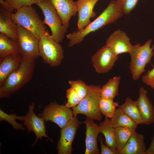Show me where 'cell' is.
I'll list each match as a JSON object with an SVG mask.
<instances>
[{"instance_id": "obj_6", "label": "cell", "mask_w": 154, "mask_h": 154, "mask_svg": "<svg viewBox=\"0 0 154 154\" xmlns=\"http://www.w3.org/2000/svg\"><path fill=\"white\" fill-rule=\"evenodd\" d=\"M38 49L40 56L45 63L52 67L60 65L63 58V50L47 31L39 40Z\"/></svg>"}, {"instance_id": "obj_27", "label": "cell", "mask_w": 154, "mask_h": 154, "mask_svg": "<svg viewBox=\"0 0 154 154\" xmlns=\"http://www.w3.org/2000/svg\"><path fill=\"white\" fill-rule=\"evenodd\" d=\"M118 103L113 100L100 97L99 102L100 110L102 114L110 119L113 116Z\"/></svg>"}, {"instance_id": "obj_33", "label": "cell", "mask_w": 154, "mask_h": 154, "mask_svg": "<svg viewBox=\"0 0 154 154\" xmlns=\"http://www.w3.org/2000/svg\"><path fill=\"white\" fill-rule=\"evenodd\" d=\"M100 144L101 150L100 154H118V152L114 150L107 146L104 143V139L101 134H100L98 137Z\"/></svg>"}, {"instance_id": "obj_19", "label": "cell", "mask_w": 154, "mask_h": 154, "mask_svg": "<svg viewBox=\"0 0 154 154\" xmlns=\"http://www.w3.org/2000/svg\"><path fill=\"white\" fill-rule=\"evenodd\" d=\"M12 13L0 8V33L6 35L12 40L17 42V26L11 19Z\"/></svg>"}, {"instance_id": "obj_7", "label": "cell", "mask_w": 154, "mask_h": 154, "mask_svg": "<svg viewBox=\"0 0 154 154\" xmlns=\"http://www.w3.org/2000/svg\"><path fill=\"white\" fill-rule=\"evenodd\" d=\"M37 5L43 12V22L49 27L52 38L58 43L62 42L68 28L63 25L61 18L50 1L42 0Z\"/></svg>"}, {"instance_id": "obj_29", "label": "cell", "mask_w": 154, "mask_h": 154, "mask_svg": "<svg viewBox=\"0 0 154 154\" xmlns=\"http://www.w3.org/2000/svg\"><path fill=\"white\" fill-rule=\"evenodd\" d=\"M66 97L67 100L65 106L69 108H73L76 106L82 99L77 92L71 87L66 90Z\"/></svg>"}, {"instance_id": "obj_17", "label": "cell", "mask_w": 154, "mask_h": 154, "mask_svg": "<svg viewBox=\"0 0 154 154\" xmlns=\"http://www.w3.org/2000/svg\"><path fill=\"white\" fill-rule=\"evenodd\" d=\"M62 20L63 25L68 28L71 18L76 15L77 8L76 1L73 0H49Z\"/></svg>"}, {"instance_id": "obj_9", "label": "cell", "mask_w": 154, "mask_h": 154, "mask_svg": "<svg viewBox=\"0 0 154 154\" xmlns=\"http://www.w3.org/2000/svg\"><path fill=\"white\" fill-rule=\"evenodd\" d=\"M38 115L46 121L54 122L61 129L64 127L74 116L70 108L56 102H51L46 105L42 112Z\"/></svg>"}, {"instance_id": "obj_31", "label": "cell", "mask_w": 154, "mask_h": 154, "mask_svg": "<svg viewBox=\"0 0 154 154\" xmlns=\"http://www.w3.org/2000/svg\"><path fill=\"white\" fill-rule=\"evenodd\" d=\"M42 0H5L13 10L25 6H31L37 5Z\"/></svg>"}, {"instance_id": "obj_36", "label": "cell", "mask_w": 154, "mask_h": 154, "mask_svg": "<svg viewBox=\"0 0 154 154\" xmlns=\"http://www.w3.org/2000/svg\"><path fill=\"white\" fill-rule=\"evenodd\" d=\"M145 154H154V135L152 138L148 148L146 150Z\"/></svg>"}, {"instance_id": "obj_18", "label": "cell", "mask_w": 154, "mask_h": 154, "mask_svg": "<svg viewBox=\"0 0 154 154\" xmlns=\"http://www.w3.org/2000/svg\"><path fill=\"white\" fill-rule=\"evenodd\" d=\"M22 59L19 54L9 55L0 59V86L9 75L19 66Z\"/></svg>"}, {"instance_id": "obj_35", "label": "cell", "mask_w": 154, "mask_h": 154, "mask_svg": "<svg viewBox=\"0 0 154 154\" xmlns=\"http://www.w3.org/2000/svg\"><path fill=\"white\" fill-rule=\"evenodd\" d=\"M0 8L13 13L14 10L11 8L6 1L3 0H0Z\"/></svg>"}, {"instance_id": "obj_21", "label": "cell", "mask_w": 154, "mask_h": 154, "mask_svg": "<svg viewBox=\"0 0 154 154\" xmlns=\"http://www.w3.org/2000/svg\"><path fill=\"white\" fill-rule=\"evenodd\" d=\"M119 106L124 113L137 124H144L136 101L127 97L124 103Z\"/></svg>"}, {"instance_id": "obj_12", "label": "cell", "mask_w": 154, "mask_h": 154, "mask_svg": "<svg viewBox=\"0 0 154 154\" xmlns=\"http://www.w3.org/2000/svg\"><path fill=\"white\" fill-rule=\"evenodd\" d=\"M35 105V103L33 102L29 106L28 111L24 116L23 120L24 125L26 126L28 131H33L36 135V139L32 146L35 145L39 138L41 139L43 137L48 138L51 142L53 141L46 133L45 120L43 118L37 116L34 113Z\"/></svg>"}, {"instance_id": "obj_28", "label": "cell", "mask_w": 154, "mask_h": 154, "mask_svg": "<svg viewBox=\"0 0 154 154\" xmlns=\"http://www.w3.org/2000/svg\"><path fill=\"white\" fill-rule=\"evenodd\" d=\"M24 116H17L16 114H8L1 109H0V121H5L10 124L13 127V128L16 130H23L25 127L23 125L17 122L16 120L18 119L23 121L24 120Z\"/></svg>"}, {"instance_id": "obj_11", "label": "cell", "mask_w": 154, "mask_h": 154, "mask_svg": "<svg viewBox=\"0 0 154 154\" xmlns=\"http://www.w3.org/2000/svg\"><path fill=\"white\" fill-rule=\"evenodd\" d=\"M80 122L77 116H74L65 126L60 130V135L57 148L58 154H71L72 151V145Z\"/></svg>"}, {"instance_id": "obj_20", "label": "cell", "mask_w": 154, "mask_h": 154, "mask_svg": "<svg viewBox=\"0 0 154 154\" xmlns=\"http://www.w3.org/2000/svg\"><path fill=\"white\" fill-rule=\"evenodd\" d=\"M147 149L144 136L135 131L119 154H145Z\"/></svg>"}, {"instance_id": "obj_5", "label": "cell", "mask_w": 154, "mask_h": 154, "mask_svg": "<svg viewBox=\"0 0 154 154\" xmlns=\"http://www.w3.org/2000/svg\"><path fill=\"white\" fill-rule=\"evenodd\" d=\"M88 88L86 95L77 105L73 108L72 113L74 116L81 114L94 120L100 121L102 117L99 106L101 87L99 85H88Z\"/></svg>"}, {"instance_id": "obj_37", "label": "cell", "mask_w": 154, "mask_h": 154, "mask_svg": "<svg viewBox=\"0 0 154 154\" xmlns=\"http://www.w3.org/2000/svg\"><path fill=\"white\" fill-rule=\"evenodd\" d=\"M147 85L149 86L152 88L154 89V78Z\"/></svg>"}, {"instance_id": "obj_1", "label": "cell", "mask_w": 154, "mask_h": 154, "mask_svg": "<svg viewBox=\"0 0 154 154\" xmlns=\"http://www.w3.org/2000/svg\"><path fill=\"white\" fill-rule=\"evenodd\" d=\"M123 14L116 0H112L101 13L84 29L74 31L66 35L69 40L68 46L71 47L81 43L85 37L106 25L115 22Z\"/></svg>"}, {"instance_id": "obj_23", "label": "cell", "mask_w": 154, "mask_h": 154, "mask_svg": "<svg viewBox=\"0 0 154 154\" xmlns=\"http://www.w3.org/2000/svg\"><path fill=\"white\" fill-rule=\"evenodd\" d=\"M14 54L20 55L18 42L0 33V59L7 56Z\"/></svg>"}, {"instance_id": "obj_3", "label": "cell", "mask_w": 154, "mask_h": 154, "mask_svg": "<svg viewBox=\"0 0 154 154\" xmlns=\"http://www.w3.org/2000/svg\"><path fill=\"white\" fill-rule=\"evenodd\" d=\"M152 42L150 39L142 45L139 43L133 45L129 53L131 57L129 68L134 80L138 79L145 72L146 66L150 62L154 54V44L151 46Z\"/></svg>"}, {"instance_id": "obj_24", "label": "cell", "mask_w": 154, "mask_h": 154, "mask_svg": "<svg viewBox=\"0 0 154 154\" xmlns=\"http://www.w3.org/2000/svg\"><path fill=\"white\" fill-rule=\"evenodd\" d=\"M135 129L126 127L115 128L116 148L118 154L124 148L131 135L135 131Z\"/></svg>"}, {"instance_id": "obj_10", "label": "cell", "mask_w": 154, "mask_h": 154, "mask_svg": "<svg viewBox=\"0 0 154 154\" xmlns=\"http://www.w3.org/2000/svg\"><path fill=\"white\" fill-rule=\"evenodd\" d=\"M118 58V55L106 44L92 56L91 60L96 72L104 74L108 72L113 68Z\"/></svg>"}, {"instance_id": "obj_13", "label": "cell", "mask_w": 154, "mask_h": 154, "mask_svg": "<svg viewBox=\"0 0 154 154\" xmlns=\"http://www.w3.org/2000/svg\"><path fill=\"white\" fill-rule=\"evenodd\" d=\"M106 45L117 55L123 53H129L133 46L126 33L120 29L111 34L106 41Z\"/></svg>"}, {"instance_id": "obj_22", "label": "cell", "mask_w": 154, "mask_h": 154, "mask_svg": "<svg viewBox=\"0 0 154 154\" xmlns=\"http://www.w3.org/2000/svg\"><path fill=\"white\" fill-rule=\"evenodd\" d=\"M100 133L105 138V144L111 149L116 151L115 140V128L112 126L110 119L105 117L104 121L99 124Z\"/></svg>"}, {"instance_id": "obj_25", "label": "cell", "mask_w": 154, "mask_h": 154, "mask_svg": "<svg viewBox=\"0 0 154 154\" xmlns=\"http://www.w3.org/2000/svg\"><path fill=\"white\" fill-rule=\"evenodd\" d=\"M110 119L112 125L114 128L126 127L136 129L138 125L124 113L119 106L116 108L113 116Z\"/></svg>"}, {"instance_id": "obj_15", "label": "cell", "mask_w": 154, "mask_h": 154, "mask_svg": "<svg viewBox=\"0 0 154 154\" xmlns=\"http://www.w3.org/2000/svg\"><path fill=\"white\" fill-rule=\"evenodd\" d=\"M94 120L86 117L84 123L86 127V150L85 154H99L97 139L100 133L99 125L95 123Z\"/></svg>"}, {"instance_id": "obj_14", "label": "cell", "mask_w": 154, "mask_h": 154, "mask_svg": "<svg viewBox=\"0 0 154 154\" xmlns=\"http://www.w3.org/2000/svg\"><path fill=\"white\" fill-rule=\"evenodd\" d=\"M99 0H78L76 1L78 16L77 31L84 29L90 23V19L96 16L94 8Z\"/></svg>"}, {"instance_id": "obj_2", "label": "cell", "mask_w": 154, "mask_h": 154, "mask_svg": "<svg viewBox=\"0 0 154 154\" xmlns=\"http://www.w3.org/2000/svg\"><path fill=\"white\" fill-rule=\"evenodd\" d=\"M35 60L22 57L19 66L11 73L0 86V98H7L20 89L31 79Z\"/></svg>"}, {"instance_id": "obj_30", "label": "cell", "mask_w": 154, "mask_h": 154, "mask_svg": "<svg viewBox=\"0 0 154 154\" xmlns=\"http://www.w3.org/2000/svg\"><path fill=\"white\" fill-rule=\"evenodd\" d=\"M70 87L74 89L82 99L87 94L88 92V85L80 80H72L69 81Z\"/></svg>"}, {"instance_id": "obj_34", "label": "cell", "mask_w": 154, "mask_h": 154, "mask_svg": "<svg viewBox=\"0 0 154 154\" xmlns=\"http://www.w3.org/2000/svg\"><path fill=\"white\" fill-rule=\"evenodd\" d=\"M154 78V67L151 70L148 71L147 74L142 76L143 82L147 84Z\"/></svg>"}, {"instance_id": "obj_26", "label": "cell", "mask_w": 154, "mask_h": 154, "mask_svg": "<svg viewBox=\"0 0 154 154\" xmlns=\"http://www.w3.org/2000/svg\"><path fill=\"white\" fill-rule=\"evenodd\" d=\"M120 78V76H115L109 79L100 89L101 97L114 100L118 95Z\"/></svg>"}, {"instance_id": "obj_8", "label": "cell", "mask_w": 154, "mask_h": 154, "mask_svg": "<svg viewBox=\"0 0 154 154\" xmlns=\"http://www.w3.org/2000/svg\"><path fill=\"white\" fill-rule=\"evenodd\" d=\"M20 55L22 57L35 60L40 56L39 39L33 33L16 24Z\"/></svg>"}, {"instance_id": "obj_4", "label": "cell", "mask_w": 154, "mask_h": 154, "mask_svg": "<svg viewBox=\"0 0 154 154\" xmlns=\"http://www.w3.org/2000/svg\"><path fill=\"white\" fill-rule=\"evenodd\" d=\"M11 14V18L16 24L20 25L34 34L39 40L46 31V27L35 9L25 6L17 10Z\"/></svg>"}, {"instance_id": "obj_16", "label": "cell", "mask_w": 154, "mask_h": 154, "mask_svg": "<svg viewBox=\"0 0 154 154\" xmlns=\"http://www.w3.org/2000/svg\"><path fill=\"white\" fill-rule=\"evenodd\" d=\"M139 96L137 104L144 124L154 123V109L147 96V91L143 87L139 89Z\"/></svg>"}, {"instance_id": "obj_32", "label": "cell", "mask_w": 154, "mask_h": 154, "mask_svg": "<svg viewBox=\"0 0 154 154\" xmlns=\"http://www.w3.org/2000/svg\"><path fill=\"white\" fill-rule=\"evenodd\" d=\"M123 13L128 15L134 9L139 0H116Z\"/></svg>"}]
</instances>
